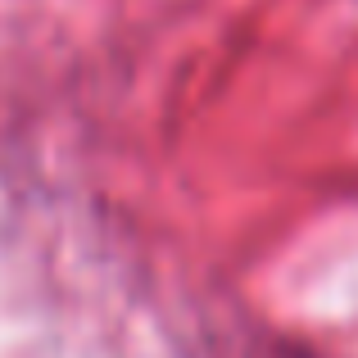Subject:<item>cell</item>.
Listing matches in <instances>:
<instances>
[]
</instances>
